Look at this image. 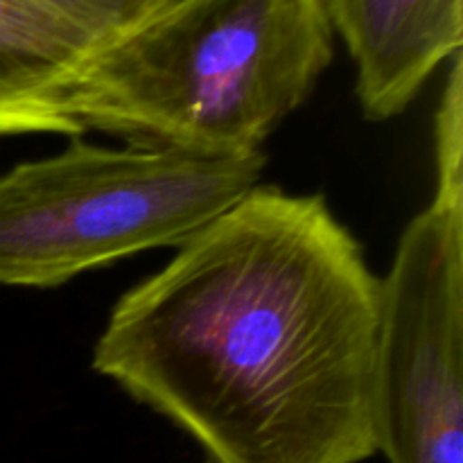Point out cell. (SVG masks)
<instances>
[{
  "label": "cell",
  "instance_id": "cell-1",
  "mask_svg": "<svg viewBox=\"0 0 463 463\" xmlns=\"http://www.w3.org/2000/svg\"><path fill=\"white\" fill-rule=\"evenodd\" d=\"M380 307L383 279L324 194L258 184L122 294L93 369L211 463H362Z\"/></svg>",
  "mask_w": 463,
  "mask_h": 463
},
{
  "label": "cell",
  "instance_id": "cell-2",
  "mask_svg": "<svg viewBox=\"0 0 463 463\" xmlns=\"http://www.w3.org/2000/svg\"><path fill=\"white\" fill-rule=\"evenodd\" d=\"M324 0H167L72 89L81 131L244 156L307 102L333 61Z\"/></svg>",
  "mask_w": 463,
  "mask_h": 463
},
{
  "label": "cell",
  "instance_id": "cell-3",
  "mask_svg": "<svg viewBox=\"0 0 463 463\" xmlns=\"http://www.w3.org/2000/svg\"><path fill=\"white\" fill-rule=\"evenodd\" d=\"M265 152L206 156L72 138L0 175V285L57 288L156 247H181L260 184Z\"/></svg>",
  "mask_w": 463,
  "mask_h": 463
},
{
  "label": "cell",
  "instance_id": "cell-4",
  "mask_svg": "<svg viewBox=\"0 0 463 463\" xmlns=\"http://www.w3.org/2000/svg\"><path fill=\"white\" fill-rule=\"evenodd\" d=\"M375 437L389 463H463V167H437L383 279Z\"/></svg>",
  "mask_w": 463,
  "mask_h": 463
},
{
  "label": "cell",
  "instance_id": "cell-5",
  "mask_svg": "<svg viewBox=\"0 0 463 463\" xmlns=\"http://www.w3.org/2000/svg\"><path fill=\"white\" fill-rule=\"evenodd\" d=\"M167 0H0V136L84 131L68 98L86 68Z\"/></svg>",
  "mask_w": 463,
  "mask_h": 463
},
{
  "label": "cell",
  "instance_id": "cell-6",
  "mask_svg": "<svg viewBox=\"0 0 463 463\" xmlns=\"http://www.w3.org/2000/svg\"><path fill=\"white\" fill-rule=\"evenodd\" d=\"M355 63V95L371 122L401 116L439 66L461 54L463 0H324Z\"/></svg>",
  "mask_w": 463,
  "mask_h": 463
}]
</instances>
